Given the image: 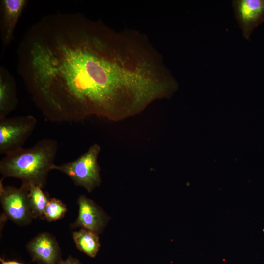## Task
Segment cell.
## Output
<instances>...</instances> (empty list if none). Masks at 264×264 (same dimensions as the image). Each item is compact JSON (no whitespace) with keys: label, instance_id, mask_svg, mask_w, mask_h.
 Listing matches in <instances>:
<instances>
[{"label":"cell","instance_id":"cell-5","mask_svg":"<svg viewBox=\"0 0 264 264\" xmlns=\"http://www.w3.org/2000/svg\"><path fill=\"white\" fill-rule=\"evenodd\" d=\"M0 180V200L5 218L20 225L29 224L33 219L29 197V185L4 186Z\"/></svg>","mask_w":264,"mask_h":264},{"label":"cell","instance_id":"cell-2","mask_svg":"<svg viewBox=\"0 0 264 264\" xmlns=\"http://www.w3.org/2000/svg\"><path fill=\"white\" fill-rule=\"evenodd\" d=\"M58 150L53 139H43L33 146L23 147L5 155L0 161L2 178L14 177L22 183L45 187L49 172L53 170Z\"/></svg>","mask_w":264,"mask_h":264},{"label":"cell","instance_id":"cell-9","mask_svg":"<svg viewBox=\"0 0 264 264\" xmlns=\"http://www.w3.org/2000/svg\"><path fill=\"white\" fill-rule=\"evenodd\" d=\"M26 248L32 260L39 264H59L62 260L59 245L48 233L37 235L28 243Z\"/></svg>","mask_w":264,"mask_h":264},{"label":"cell","instance_id":"cell-11","mask_svg":"<svg viewBox=\"0 0 264 264\" xmlns=\"http://www.w3.org/2000/svg\"><path fill=\"white\" fill-rule=\"evenodd\" d=\"M72 237L79 250L92 258L96 256L101 246L98 234L81 228L74 232Z\"/></svg>","mask_w":264,"mask_h":264},{"label":"cell","instance_id":"cell-10","mask_svg":"<svg viewBox=\"0 0 264 264\" xmlns=\"http://www.w3.org/2000/svg\"><path fill=\"white\" fill-rule=\"evenodd\" d=\"M18 103L15 79L3 66L0 67V119L7 117Z\"/></svg>","mask_w":264,"mask_h":264},{"label":"cell","instance_id":"cell-6","mask_svg":"<svg viewBox=\"0 0 264 264\" xmlns=\"http://www.w3.org/2000/svg\"><path fill=\"white\" fill-rule=\"evenodd\" d=\"M232 5L242 35L249 40L254 30L264 21V0H234Z\"/></svg>","mask_w":264,"mask_h":264},{"label":"cell","instance_id":"cell-13","mask_svg":"<svg viewBox=\"0 0 264 264\" xmlns=\"http://www.w3.org/2000/svg\"><path fill=\"white\" fill-rule=\"evenodd\" d=\"M67 211L66 205L61 200L50 198L44 211V219L49 222L56 221L63 217Z\"/></svg>","mask_w":264,"mask_h":264},{"label":"cell","instance_id":"cell-14","mask_svg":"<svg viewBox=\"0 0 264 264\" xmlns=\"http://www.w3.org/2000/svg\"><path fill=\"white\" fill-rule=\"evenodd\" d=\"M59 264H82L80 261L75 258L69 256L66 260H62Z\"/></svg>","mask_w":264,"mask_h":264},{"label":"cell","instance_id":"cell-1","mask_svg":"<svg viewBox=\"0 0 264 264\" xmlns=\"http://www.w3.org/2000/svg\"><path fill=\"white\" fill-rule=\"evenodd\" d=\"M17 57L33 102L52 122L124 120L162 99L169 84V69L144 34L77 13L41 18L22 37Z\"/></svg>","mask_w":264,"mask_h":264},{"label":"cell","instance_id":"cell-15","mask_svg":"<svg viewBox=\"0 0 264 264\" xmlns=\"http://www.w3.org/2000/svg\"><path fill=\"white\" fill-rule=\"evenodd\" d=\"M1 264H23L15 261H5L2 258L0 259Z\"/></svg>","mask_w":264,"mask_h":264},{"label":"cell","instance_id":"cell-12","mask_svg":"<svg viewBox=\"0 0 264 264\" xmlns=\"http://www.w3.org/2000/svg\"><path fill=\"white\" fill-rule=\"evenodd\" d=\"M29 197L33 218L44 219V211L50 198L42 188L35 185L29 186Z\"/></svg>","mask_w":264,"mask_h":264},{"label":"cell","instance_id":"cell-7","mask_svg":"<svg viewBox=\"0 0 264 264\" xmlns=\"http://www.w3.org/2000/svg\"><path fill=\"white\" fill-rule=\"evenodd\" d=\"M78 215L72 228H81L97 234L102 232L108 222L109 217L93 200L84 195L79 197Z\"/></svg>","mask_w":264,"mask_h":264},{"label":"cell","instance_id":"cell-4","mask_svg":"<svg viewBox=\"0 0 264 264\" xmlns=\"http://www.w3.org/2000/svg\"><path fill=\"white\" fill-rule=\"evenodd\" d=\"M37 124L30 115L0 119V154H7L22 147Z\"/></svg>","mask_w":264,"mask_h":264},{"label":"cell","instance_id":"cell-8","mask_svg":"<svg viewBox=\"0 0 264 264\" xmlns=\"http://www.w3.org/2000/svg\"><path fill=\"white\" fill-rule=\"evenodd\" d=\"M28 3L26 0L0 1V31L2 45L1 57L14 38L17 24Z\"/></svg>","mask_w":264,"mask_h":264},{"label":"cell","instance_id":"cell-3","mask_svg":"<svg viewBox=\"0 0 264 264\" xmlns=\"http://www.w3.org/2000/svg\"><path fill=\"white\" fill-rule=\"evenodd\" d=\"M100 146L95 143L75 160L54 166L53 170L66 175L77 186L91 192L101 183L100 167L98 158Z\"/></svg>","mask_w":264,"mask_h":264}]
</instances>
